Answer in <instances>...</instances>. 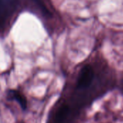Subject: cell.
I'll return each instance as SVG.
<instances>
[{
  "label": "cell",
  "instance_id": "277c9868",
  "mask_svg": "<svg viewBox=\"0 0 123 123\" xmlns=\"http://www.w3.org/2000/svg\"><path fill=\"white\" fill-rule=\"evenodd\" d=\"M40 4L43 5V7L46 9H48V4H49V0H38Z\"/></svg>",
  "mask_w": 123,
  "mask_h": 123
},
{
  "label": "cell",
  "instance_id": "3957f363",
  "mask_svg": "<svg viewBox=\"0 0 123 123\" xmlns=\"http://www.w3.org/2000/svg\"><path fill=\"white\" fill-rule=\"evenodd\" d=\"M12 96H13V97L19 102V104L21 105V107H22V109H25L26 108V107H27V101H26V99H25V97L23 96V95H22L19 92H18V91H12Z\"/></svg>",
  "mask_w": 123,
  "mask_h": 123
},
{
  "label": "cell",
  "instance_id": "6da1fadb",
  "mask_svg": "<svg viewBox=\"0 0 123 123\" xmlns=\"http://www.w3.org/2000/svg\"><path fill=\"white\" fill-rule=\"evenodd\" d=\"M94 78V71L93 69L87 65L83 68L81 72L79 80H78V87L84 88L88 86Z\"/></svg>",
  "mask_w": 123,
  "mask_h": 123
},
{
  "label": "cell",
  "instance_id": "7a4b0ae2",
  "mask_svg": "<svg viewBox=\"0 0 123 123\" xmlns=\"http://www.w3.org/2000/svg\"><path fill=\"white\" fill-rule=\"evenodd\" d=\"M69 112V107L67 105H63L58 111L55 115V123H62L66 118Z\"/></svg>",
  "mask_w": 123,
  "mask_h": 123
}]
</instances>
